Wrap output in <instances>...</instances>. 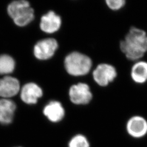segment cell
Instances as JSON below:
<instances>
[{"label":"cell","instance_id":"cell-1","mask_svg":"<svg viewBox=\"0 0 147 147\" xmlns=\"http://www.w3.org/2000/svg\"><path fill=\"white\" fill-rule=\"evenodd\" d=\"M119 49L127 59L136 62L147 55V32L132 26L119 42Z\"/></svg>","mask_w":147,"mask_h":147},{"label":"cell","instance_id":"cell-2","mask_svg":"<svg viewBox=\"0 0 147 147\" xmlns=\"http://www.w3.org/2000/svg\"><path fill=\"white\" fill-rule=\"evenodd\" d=\"M64 68L69 75L84 77L92 70L93 62L91 57L84 53L73 51L68 53L63 61Z\"/></svg>","mask_w":147,"mask_h":147},{"label":"cell","instance_id":"cell-3","mask_svg":"<svg viewBox=\"0 0 147 147\" xmlns=\"http://www.w3.org/2000/svg\"><path fill=\"white\" fill-rule=\"evenodd\" d=\"M8 15L17 26H25L34 18V10L30 3L25 0L14 1L7 8Z\"/></svg>","mask_w":147,"mask_h":147},{"label":"cell","instance_id":"cell-4","mask_svg":"<svg viewBox=\"0 0 147 147\" xmlns=\"http://www.w3.org/2000/svg\"><path fill=\"white\" fill-rule=\"evenodd\" d=\"M92 79L101 87H106L113 83L118 76L116 67L112 64L100 63L92 71Z\"/></svg>","mask_w":147,"mask_h":147},{"label":"cell","instance_id":"cell-5","mask_svg":"<svg viewBox=\"0 0 147 147\" xmlns=\"http://www.w3.org/2000/svg\"><path fill=\"white\" fill-rule=\"evenodd\" d=\"M68 93L70 101L76 106L88 105L94 96L90 86L84 82H79L71 85Z\"/></svg>","mask_w":147,"mask_h":147},{"label":"cell","instance_id":"cell-6","mask_svg":"<svg viewBox=\"0 0 147 147\" xmlns=\"http://www.w3.org/2000/svg\"><path fill=\"white\" fill-rule=\"evenodd\" d=\"M59 47L57 40L53 38H47L39 40L34 47L35 57L42 61L53 57Z\"/></svg>","mask_w":147,"mask_h":147},{"label":"cell","instance_id":"cell-7","mask_svg":"<svg viewBox=\"0 0 147 147\" xmlns=\"http://www.w3.org/2000/svg\"><path fill=\"white\" fill-rule=\"evenodd\" d=\"M126 131L130 136L140 139L147 135V119L141 115H134L126 121Z\"/></svg>","mask_w":147,"mask_h":147},{"label":"cell","instance_id":"cell-8","mask_svg":"<svg viewBox=\"0 0 147 147\" xmlns=\"http://www.w3.org/2000/svg\"><path fill=\"white\" fill-rule=\"evenodd\" d=\"M62 25V19L54 11H50L42 16L40 23V27L42 32L53 34L58 32Z\"/></svg>","mask_w":147,"mask_h":147},{"label":"cell","instance_id":"cell-9","mask_svg":"<svg viewBox=\"0 0 147 147\" xmlns=\"http://www.w3.org/2000/svg\"><path fill=\"white\" fill-rule=\"evenodd\" d=\"M43 114L50 121L57 123L63 120L66 112L62 104L57 100H52L45 106Z\"/></svg>","mask_w":147,"mask_h":147},{"label":"cell","instance_id":"cell-10","mask_svg":"<svg viewBox=\"0 0 147 147\" xmlns=\"http://www.w3.org/2000/svg\"><path fill=\"white\" fill-rule=\"evenodd\" d=\"M20 82L15 78L6 76L0 79V96L8 99L14 96L20 90Z\"/></svg>","mask_w":147,"mask_h":147},{"label":"cell","instance_id":"cell-11","mask_svg":"<svg viewBox=\"0 0 147 147\" xmlns=\"http://www.w3.org/2000/svg\"><path fill=\"white\" fill-rule=\"evenodd\" d=\"M43 95L42 90L38 84L28 83L22 88L20 94L21 100L27 104H36Z\"/></svg>","mask_w":147,"mask_h":147},{"label":"cell","instance_id":"cell-12","mask_svg":"<svg viewBox=\"0 0 147 147\" xmlns=\"http://www.w3.org/2000/svg\"><path fill=\"white\" fill-rule=\"evenodd\" d=\"M132 81L140 85L147 84V60L141 59L135 62L130 69Z\"/></svg>","mask_w":147,"mask_h":147},{"label":"cell","instance_id":"cell-13","mask_svg":"<svg viewBox=\"0 0 147 147\" xmlns=\"http://www.w3.org/2000/svg\"><path fill=\"white\" fill-rule=\"evenodd\" d=\"M16 106L14 101L8 99H0V123L4 125L12 122Z\"/></svg>","mask_w":147,"mask_h":147},{"label":"cell","instance_id":"cell-14","mask_svg":"<svg viewBox=\"0 0 147 147\" xmlns=\"http://www.w3.org/2000/svg\"><path fill=\"white\" fill-rule=\"evenodd\" d=\"M16 63L14 59L8 55L0 56V74L6 75L14 71Z\"/></svg>","mask_w":147,"mask_h":147},{"label":"cell","instance_id":"cell-15","mask_svg":"<svg viewBox=\"0 0 147 147\" xmlns=\"http://www.w3.org/2000/svg\"><path fill=\"white\" fill-rule=\"evenodd\" d=\"M68 147H90L88 138L84 135L78 134L72 137L68 143Z\"/></svg>","mask_w":147,"mask_h":147},{"label":"cell","instance_id":"cell-16","mask_svg":"<svg viewBox=\"0 0 147 147\" xmlns=\"http://www.w3.org/2000/svg\"><path fill=\"white\" fill-rule=\"evenodd\" d=\"M105 5L111 11H117L123 9L126 4L125 0H106Z\"/></svg>","mask_w":147,"mask_h":147}]
</instances>
